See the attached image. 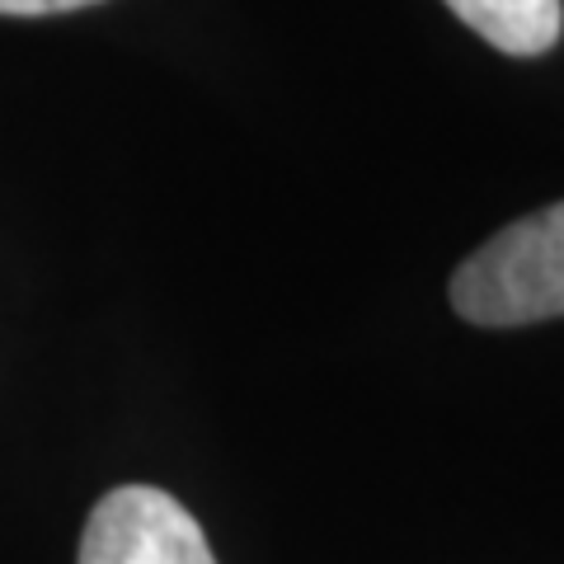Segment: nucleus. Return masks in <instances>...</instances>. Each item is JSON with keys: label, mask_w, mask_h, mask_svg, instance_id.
Instances as JSON below:
<instances>
[{"label": "nucleus", "mask_w": 564, "mask_h": 564, "mask_svg": "<svg viewBox=\"0 0 564 564\" xmlns=\"http://www.w3.org/2000/svg\"><path fill=\"white\" fill-rule=\"evenodd\" d=\"M99 0H0V14H66V10H85Z\"/></svg>", "instance_id": "4"}, {"label": "nucleus", "mask_w": 564, "mask_h": 564, "mask_svg": "<svg viewBox=\"0 0 564 564\" xmlns=\"http://www.w3.org/2000/svg\"><path fill=\"white\" fill-rule=\"evenodd\" d=\"M452 306L485 329L564 315V203L503 226L452 278Z\"/></svg>", "instance_id": "1"}, {"label": "nucleus", "mask_w": 564, "mask_h": 564, "mask_svg": "<svg viewBox=\"0 0 564 564\" xmlns=\"http://www.w3.org/2000/svg\"><path fill=\"white\" fill-rule=\"evenodd\" d=\"M447 10L508 57H541L560 43V0H447Z\"/></svg>", "instance_id": "3"}, {"label": "nucleus", "mask_w": 564, "mask_h": 564, "mask_svg": "<svg viewBox=\"0 0 564 564\" xmlns=\"http://www.w3.org/2000/svg\"><path fill=\"white\" fill-rule=\"evenodd\" d=\"M80 564H217L203 527L174 494L118 485L95 503L80 536Z\"/></svg>", "instance_id": "2"}]
</instances>
